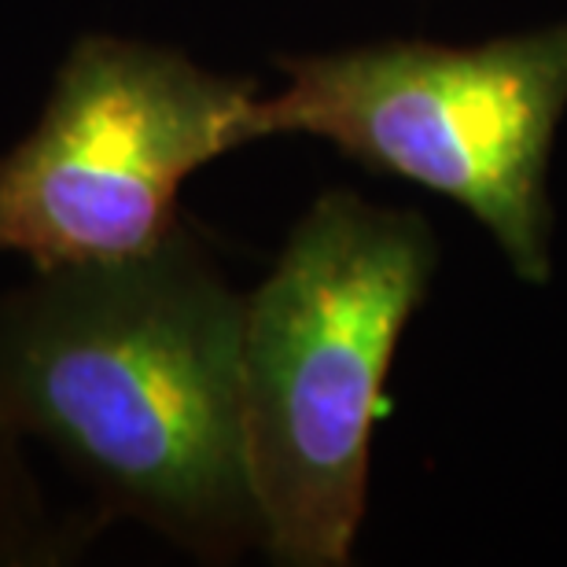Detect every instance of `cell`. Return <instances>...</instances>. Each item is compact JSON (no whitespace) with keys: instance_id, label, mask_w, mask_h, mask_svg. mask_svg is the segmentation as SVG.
<instances>
[{"instance_id":"obj_3","label":"cell","mask_w":567,"mask_h":567,"mask_svg":"<svg viewBox=\"0 0 567 567\" xmlns=\"http://www.w3.org/2000/svg\"><path fill=\"white\" fill-rule=\"evenodd\" d=\"M255 141L313 137L439 192L527 284L553 269L549 155L567 115V19L480 44L380 41L280 55Z\"/></svg>"},{"instance_id":"obj_1","label":"cell","mask_w":567,"mask_h":567,"mask_svg":"<svg viewBox=\"0 0 567 567\" xmlns=\"http://www.w3.org/2000/svg\"><path fill=\"white\" fill-rule=\"evenodd\" d=\"M0 413L115 516L203 560L258 546L244 295L181 221L141 255L33 269L0 299Z\"/></svg>"},{"instance_id":"obj_5","label":"cell","mask_w":567,"mask_h":567,"mask_svg":"<svg viewBox=\"0 0 567 567\" xmlns=\"http://www.w3.org/2000/svg\"><path fill=\"white\" fill-rule=\"evenodd\" d=\"M22 442L27 439L0 413V567L60 564L74 546L44 508Z\"/></svg>"},{"instance_id":"obj_2","label":"cell","mask_w":567,"mask_h":567,"mask_svg":"<svg viewBox=\"0 0 567 567\" xmlns=\"http://www.w3.org/2000/svg\"><path fill=\"white\" fill-rule=\"evenodd\" d=\"M435 262V236L416 210L332 188L244 295V442L258 549L274 564L354 560L372 427Z\"/></svg>"},{"instance_id":"obj_4","label":"cell","mask_w":567,"mask_h":567,"mask_svg":"<svg viewBox=\"0 0 567 567\" xmlns=\"http://www.w3.org/2000/svg\"><path fill=\"white\" fill-rule=\"evenodd\" d=\"M258 96L177 49L85 33L38 126L0 155V255L60 269L166 240L185 181L255 141Z\"/></svg>"}]
</instances>
